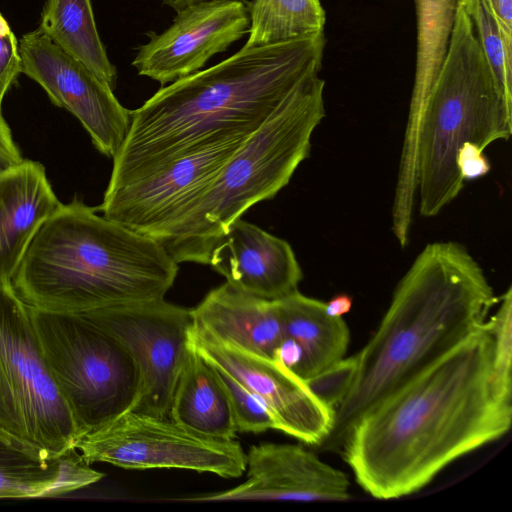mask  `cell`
<instances>
[{
  "label": "cell",
  "instance_id": "cell-16",
  "mask_svg": "<svg viewBox=\"0 0 512 512\" xmlns=\"http://www.w3.org/2000/svg\"><path fill=\"white\" fill-rule=\"evenodd\" d=\"M208 265L236 288L270 301L298 291L303 278L286 240L241 218L213 247Z\"/></svg>",
  "mask_w": 512,
  "mask_h": 512
},
{
  "label": "cell",
  "instance_id": "cell-13",
  "mask_svg": "<svg viewBox=\"0 0 512 512\" xmlns=\"http://www.w3.org/2000/svg\"><path fill=\"white\" fill-rule=\"evenodd\" d=\"M190 343L208 362L225 370L269 408L277 430L319 447L333 426V410L307 383L278 360L220 341L192 325Z\"/></svg>",
  "mask_w": 512,
  "mask_h": 512
},
{
  "label": "cell",
  "instance_id": "cell-4",
  "mask_svg": "<svg viewBox=\"0 0 512 512\" xmlns=\"http://www.w3.org/2000/svg\"><path fill=\"white\" fill-rule=\"evenodd\" d=\"M96 211L75 197L41 225L12 279L27 305L85 313L164 299L178 263L154 238Z\"/></svg>",
  "mask_w": 512,
  "mask_h": 512
},
{
  "label": "cell",
  "instance_id": "cell-33",
  "mask_svg": "<svg viewBox=\"0 0 512 512\" xmlns=\"http://www.w3.org/2000/svg\"><path fill=\"white\" fill-rule=\"evenodd\" d=\"M352 297L347 294H337L328 302H325V311L329 316L342 317L352 308Z\"/></svg>",
  "mask_w": 512,
  "mask_h": 512
},
{
  "label": "cell",
  "instance_id": "cell-14",
  "mask_svg": "<svg viewBox=\"0 0 512 512\" xmlns=\"http://www.w3.org/2000/svg\"><path fill=\"white\" fill-rule=\"evenodd\" d=\"M249 27L244 2L208 1L177 12L173 23L161 34L148 33L132 61L139 75L161 85L199 71L217 53L239 40Z\"/></svg>",
  "mask_w": 512,
  "mask_h": 512
},
{
  "label": "cell",
  "instance_id": "cell-23",
  "mask_svg": "<svg viewBox=\"0 0 512 512\" xmlns=\"http://www.w3.org/2000/svg\"><path fill=\"white\" fill-rule=\"evenodd\" d=\"M38 29L112 89L116 87L117 70L99 36L90 0H46Z\"/></svg>",
  "mask_w": 512,
  "mask_h": 512
},
{
  "label": "cell",
  "instance_id": "cell-18",
  "mask_svg": "<svg viewBox=\"0 0 512 512\" xmlns=\"http://www.w3.org/2000/svg\"><path fill=\"white\" fill-rule=\"evenodd\" d=\"M459 4L460 0H416V71L395 190L404 197L417 191L420 120L446 58Z\"/></svg>",
  "mask_w": 512,
  "mask_h": 512
},
{
  "label": "cell",
  "instance_id": "cell-7",
  "mask_svg": "<svg viewBox=\"0 0 512 512\" xmlns=\"http://www.w3.org/2000/svg\"><path fill=\"white\" fill-rule=\"evenodd\" d=\"M29 310L78 439L134 408L139 372L127 348L113 334L83 313L31 306Z\"/></svg>",
  "mask_w": 512,
  "mask_h": 512
},
{
  "label": "cell",
  "instance_id": "cell-27",
  "mask_svg": "<svg viewBox=\"0 0 512 512\" xmlns=\"http://www.w3.org/2000/svg\"><path fill=\"white\" fill-rule=\"evenodd\" d=\"M495 314L488 318L493 336V365L499 381L512 389V288L499 296Z\"/></svg>",
  "mask_w": 512,
  "mask_h": 512
},
{
  "label": "cell",
  "instance_id": "cell-9",
  "mask_svg": "<svg viewBox=\"0 0 512 512\" xmlns=\"http://www.w3.org/2000/svg\"><path fill=\"white\" fill-rule=\"evenodd\" d=\"M75 448L89 463L125 469L178 468L238 478L246 470V453L238 441L193 432L170 417L128 411L87 434Z\"/></svg>",
  "mask_w": 512,
  "mask_h": 512
},
{
  "label": "cell",
  "instance_id": "cell-19",
  "mask_svg": "<svg viewBox=\"0 0 512 512\" xmlns=\"http://www.w3.org/2000/svg\"><path fill=\"white\" fill-rule=\"evenodd\" d=\"M193 325L228 344L275 359L283 340L277 301L248 294L227 281L190 309Z\"/></svg>",
  "mask_w": 512,
  "mask_h": 512
},
{
  "label": "cell",
  "instance_id": "cell-12",
  "mask_svg": "<svg viewBox=\"0 0 512 512\" xmlns=\"http://www.w3.org/2000/svg\"><path fill=\"white\" fill-rule=\"evenodd\" d=\"M18 47L21 73L38 83L56 106L72 113L96 149L113 158L128 135L131 110L105 81L39 29L22 35Z\"/></svg>",
  "mask_w": 512,
  "mask_h": 512
},
{
  "label": "cell",
  "instance_id": "cell-21",
  "mask_svg": "<svg viewBox=\"0 0 512 512\" xmlns=\"http://www.w3.org/2000/svg\"><path fill=\"white\" fill-rule=\"evenodd\" d=\"M277 302L283 338L292 340L301 352L296 375L306 381L345 358L350 342L348 325L342 317L329 316L325 302L299 291Z\"/></svg>",
  "mask_w": 512,
  "mask_h": 512
},
{
  "label": "cell",
  "instance_id": "cell-6",
  "mask_svg": "<svg viewBox=\"0 0 512 512\" xmlns=\"http://www.w3.org/2000/svg\"><path fill=\"white\" fill-rule=\"evenodd\" d=\"M512 133V103L496 81L461 4L438 76L422 112L418 140L419 213L433 217L464 186L456 164L466 142L485 149Z\"/></svg>",
  "mask_w": 512,
  "mask_h": 512
},
{
  "label": "cell",
  "instance_id": "cell-8",
  "mask_svg": "<svg viewBox=\"0 0 512 512\" xmlns=\"http://www.w3.org/2000/svg\"><path fill=\"white\" fill-rule=\"evenodd\" d=\"M0 432L58 456L78 440L69 407L44 357L29 306L0 283Z\"/></svg>",
  "mask_w": 512,
  "mask_h": 512
},
{
  "label": "cell",
  "instance_id": "cell-3",
  "mask_svg": "<svg viewBox=\"0 0 512 512\" xmlns=\"http://www.w3.org/2000/svg\"><path fill=\"white\" fill-rule=\"evenodd\" d=\"M498 302L465 247L428 244L398 283L377 330L355 354L353 383L318 448L340 452L363 413L482 326Z\"/></svg>",
  "mask_w": 512,
  "mask_h": 512
},
{
  "label": "cell",
  "instance_id": "cell-2",
  "mask_svg": "<svg viewBox=\"0 0 512 512\" xmlns=\"http://www.w3.org/2000/svg\"><path fill=\"white\" fill-rule=\"evenodd\" d=\"M324 33L238 52L162 86L131 111L109 184L149 172L191 150L252 134L319 75Z\"/></svg>",
  "mask_w": 512,
  "mask_h": 512
},
{
  "label": "cell",
  "instance_id": "cell-5",
  "mask_svg": "<svg viewBox=\"0 0 512 512\" xmlns=\"http://www.w3.org/2000/svg\"><path fill=\"white\" fill-rule=\"evenodd\" d=\"M324 80L312 78L248 137L210 185L155 240L175 262L207 264L219 239L255 204L273 198L310 153L325 116Z\"/></svg>",
  "mask_w": 512,
  "mask_h": 512
},
{
  "label": "cell",
  "instance_id": "cell-29",
  "mask_svg": "<svg viewBox=\"0 0 512 512\" xmlns=\"http://www.w3.org/2000/svg\"><path fill=\"white\" fill-rule=\"evenodd\" d=\"M20 73L18 40L9 23L0 13V115H3V98Z\"/></svg>",
  "mask_w": 512,
  "mask_h": 512
},
{
  "label": "cell",
  "instance_id": "cell-34",
  "mask_svg": "<svg viewBox=\"0 0 512 512\" xmlns=\"http://www.w3.org/2000/svg\"><path fill=\"white\" fill-rule=\"evenodd\" d=\"M163 4L173 8L176 12L193 4L208 2V1H239L245 2V0H160Z\"/></svg>",
  "mask_w": 512,
  "mask_h": 512
},
{
  "label": "cell",
  "instance_id": "cell-15",
  "mask_svg": "<svg viewBox=\"0 0 512 512\" xmlns=\"http://www.w3.org/2000/svg\"><path fill=\"white\" fill-rule=\"evenodd\" d=\"M246 481L221 492L178 499L185 502L238 500L345 501L346 473L297 444L260 443L246 453Z\"/></svg>",
  "mask_w": 512,
  "mask_h": 512
},
{
  "label": "cell",
  "instance_id": "cell-30",
  "mask_svg": "<svg viewBox=\"0 0 512 512\" xmlns=\"http://www.w3.org/2000/svg\"><path fill=\"white\" fill-rule=\"evenodd\" d=\"M457 168L462 179L475 180L489 173L490 163L478 145L466 142L458 150Z\"/></svg>",
  "mask_w": 512,
  "mask_h": 512
},
{
  "label": "cell",
  "instance_id": "cell-1",
  "mask_svg": "<svg viewBox=\"0 0 512 512\" xmlns=\"http://www.w3.org/2000/svg\"><path fill=\"white\" fill-rule=\"evenodd\" d=\"M512 424L487 321L354 423L340 450L357 484L380 500L418 492Z\"/></svg>",
  "mask_w": 512,
  "mask_h": 512
},
{
  "label": "cell",
  "instance_id": "cell-20",
  "mask_svg": "<svg viewBox=\"0 0 512 512\" xmlns=\"http://www.w3.org/2000/svg\"><path fill=\"white\" fill-rule=\"evenodd\" d=\"M103 476L76 448L49 456L0 432V498L60 496L96 483Z\"/></svg>",
  "mask_w": 512,
  "mask_h": 512
},
{
  "label": "cell",
  "instance_id": "cell-26",
  "mask_svg": "<svg viewBox=\"0 0 512 512\" xmlns=\"http://www.w3.org/2000/svg\"><path fill=\"white\" fill-rule=\"evenodd\" d=\"M213 366L226 390L237 432L262 433L268 429L277 430V422L266 404L231 374Z\"/></svg>",
  "mask_w": 512,
  "mask_h": 512
},
{
  "label": "cell",
  "instance_id": "cell-17",
  "mask_svg": "<svg viewBox=\"0 0 512 512\" xmlns=\"http://www.w3.org/2000/svg\"><path fill=\"white\" fill-rule=\"evenodd\" d=\"M61 206L41 163L23 159L0 171V283L12 284L34 235Z\"/></svg>",
  "mask_w": 512,
  "mask_h": 512
},
{
  "label": "cell",
  "instance_id": "cell-32",
  "mask_svg": "<svg viewBox=\"0 0 512 512\" xmlns=\"http://www.w3.org/2000/svg\"><path fill=\"white\" fill-rule=\"evenodd\" d=\"M504 32L512 37V0H483Z\"/></svg>",
  "mask_w": 512,
  "mask_h": 512
},
{
  "label": "cell",
  "instance_id": "cell-11",
  "mask_svg": "<svg viewBox=\"0 0 512 512\" xmlns=\"http://www.w3.org/2000/svg\"><path fill=\"white\" fill-rule=\"evenodd\" d=\"M83 314L113 334L133 357L140 391L132 411L169 417L173 393L190 348V309L161 299Z\"/></svg>",
  "mask_w": 512,
  "mask_h": 512
},
{
  "label": "cell",
  "instance_id": "cell-22",
  "mask_svg": "<svg viewBox=\"0 0 512 512\" xmlns=\"http://www.w3.org/2000/svg\"><path fill=\"white\" fill-rule=\"evenodd\" d=\"M169 417L210 438L233 440L237 434L226 390L214 366L191 343L173 393Z\"/></svg>",
  "mask_w": 512,
  "mask_h": 512
},
{
  "label": "cell",
  "instance_id": "cell-31",
  "mask_svg": "<svg viewBox=\"0 0 512 512\" xmlns=\"http://www.w3.org/2000/svg\"><path fill=\"white\" fill-rule=\"evenodd\" d=\"M23 160L13 140L11 130L3 115H0V171Z\"/></svg>",
  "mask_w": 512,
  "mask_h": 512
},
{
  "label": "cell",
  "instance_id": "cell-24",
  "mask_svg": "<svg viewBox=\"0 0 512 512\" xmlns=\"http://www.w3.org/2000/svg\"><path fill=\"white\" fill-rule=\"evenodd\" d=\"M248 39L259 47L324 33L325 12L320 0H252Z\"/></svg>",
  "mask_w": 512,
  "mask_h": 512
},
{
  "label": "cell",
  "instance_id": "cell-10",
  "mask_svg": "<svg viewBox=\"0 0 512 512\" xmlns=\"http://www.w3.org/2000/svg\"><path fill=\"white\" fill-rule=\"evenodd\" d=\"M252 134H232L208 142L140 176L108 184L97 210L105 218L155 239L210 185Z\"/></svg>",
  "mask_w": 512,
  "mask_h": 512
},
{
  "label": "cell",
  "instance_id": "cell-25",
  "mask_svg": "<svg viewBox=\"0 0 512 512\" xmlns=\"http://www.w3.org/2000/svg\"><path fill=\"white\" fill-rule=\"evenodd\" d=\"M469 16L492 73L512 103V37L508 36L483 0H460Z\"/></svg>",
  "mask_w": 512,
  "mask_h": 512
},
{
  "label": "cell",
  "instance_id": "cell-28",
  "mask_svg": "<svg viewBox=\"0 0 512 512\" xmlns=\"http://www.w3.org/2000/svg\"><path fill=\"white\" fill-rule=\"evenodd\" d=\"M356 372L355 355L345 357L305 382L315 396L333 410L347 395Z\"/></svg>",
  "mask_w": 512,
  "mask_h": 512
}]
</instances>
